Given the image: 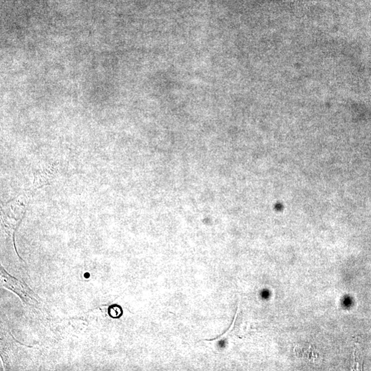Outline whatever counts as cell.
<instances>
[{
	"label": "cell",
	"instance_id": "cell-1",
	"mask_svg": "<svg viewBox=\"0 0 371 371\" xmlns=\"http://www.w3.org/2000/svg\"><path fill=\"white\" fill-rule=\"evenodd\" d=\"M1 277L4 287L17 294L27 304L33 306L39 304L36 294L27 285L7 273L4 269L1 270Z\"/></svg>",
	"mask_w": 371,
	"mask_h": 371
}]
</instances>
